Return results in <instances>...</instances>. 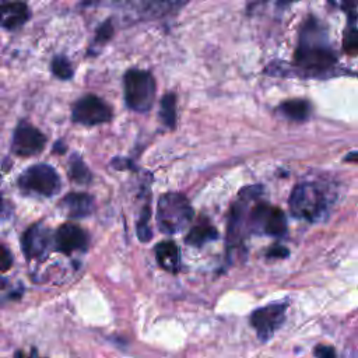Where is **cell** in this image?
<instances>
[{"label":"cell","instance_id":"obj_28","mask_svg":"<svg viewBox=\"0 0 358 358\" xmlns=\"http://www.w3.org/2000/svg\"><path fill=\"white\" fill-rule=\"evenodd\" d=\"M1 207H3V200H1V196H0V210H1Z\"/></svg>","mask_w":358,"mask_h":358},{"label":"cell","instance_id":"obj_17","mask_svg":"<svg viewBox=\"0 0 358 358\" xmlns=\"http://www.w3.org/2000/svg\"><path fill=\"white\" fill-rule=\"evenodd\" d=\"M280 109L285 116H288L289 119H294V120H303L310 113L309 103L302 99L287 101L280 106Z\"/></svg>","mask_w":358,"mask_h":358},{"label":"cell","instance_id":"obj_1","mask_svg":"<svg viewBox=\"0 0 358 358\" xmlns=\"http://www.w3.org/2000/svg\"><path fill=\"white\" fill-rule=\"evenodd\" d=\"M193 218L189 200L179 193H166L158 201L157 224L165 234H178L185 229Z\"/></svg>","mask_w":358,"mask_h":358},{"label":"cell","instance_id":"obj_21","mask_svg":"<svg viewBox=\"0 0 358 358\" xmlns=\"http://www.w3.org/2000/svg\"><path fill=\"white\" fill-rule=\"evenodd\" d=\"M343 49L345 53L351 56L358 55V28L351 27L345 29L344 38H343Z\"/></svg>","mask_w":358,"mask_h":358},{"label":"cell","instance_id":"obj_16","mask_svg":"<svg viewBox=\"0 0 358 358\" xmlns=\"http://www.w3.org/2000/svg\"><path fill=\"white\" fill-rule=\"evenodd\" d=\"M285 229H287V218H285L284 213L278 208L270 207V211L266 217L263 232L273 235V236H280L285 232Z\"/></svg>","mask_w":358,"mask_h":358},{"label":"cell","instance_id":"obj_22","mask_svg":"<svg viewBox=\"0 0 358 358\" xmlns=\"http://www.w3.org/2000/svg\"><path fill=\"white\" fill-rule=\"evenodd\" d=\"M148 220H150V208L145 206L143 213L140 214V221L137 224V235H138V239L143 242H147L151 238V229L148 225Z\"/></svg>","mask_w":358,"mask_h":358},{"label":"cell","instance_id":"obj_9","mask_svg":"<svg viewBox=\"0 0 358 358\" xmlns=\"http://www.w3.org/2000/svg\"><path fill=\"white\" fill-rule=\"evenodd\" d=\"M46 137L27 122H20L13 136L11 148L17 155L31 157L43 150Z\"/></svg>","mask_w":358,"mask_h":358},{"label":"cell","instance_id":"obj_19","mask_svg":"<svg viewBox=\"0 0 358 358\" xmlns=\"http://www.w3.org/2000/svg\"><path fill=\"white\" fill-rule=\"evenodd\" d=\"M70 178L78 183H87L91 178L88 168L77 155H73L70 159Z\"/></svg>","mask_w":358,"mask_h":358},{"label":"cell","instance_id":"obj_20","mask_svg":"<svg viewBox=\"0 0 358 358\" xmlns=\"http://www.w3.org/2000/svg\"><path fill=\"white\" fill-rule=\"evenodd\" d=\"M52 71L56 77L62 80H69L73 76V69L70 66V62L64 56H56L52 60Z\"/></svg>","mask_w":358,"mask_h":358},{"label":"cell","instance_id":"obj_3","mask_svg":"<svg viewBox=\"0 0 358 358\" xmlns=\"http://www.w3.org/2000/svg\"><path fill=\"white\" fill-rule=\"evenodd\" d=\"M137 20H154L175 14L189 0H109Z\"/></svg>","mask_w":358,"mask_h":358},{"label":"cell","instance_id":"obj_4","mask_svg":"<svg viewBox=\"0 0 358 358\" xmlns=\"http://www.w3.org/2000/svg\"><path fill=\"white\" fill-rule=\"evenodd\" d=\"M324 207L323 193L312 183L296 185L289 196V208L294 217L315 220Z\"/></svg>","mask_w":358,"mask_h":358},{"label":"cell","instance_id":"obj_18","mask_svg":"<svg viewBox=\"0 0 358 358\" xmlns=\"http://www.w3.org/2000/svg\"><path fill=\"white\" fill-rule=\"evenodd\" d=\"M159 116L165 126H168L169 129L175 127V124H176V96H175V94L168 92L162 98Z\"/></svg>","mask_w":358,"mask_h":358},{"label":"cell","instance_id":"obj_24","mask_svg":"<svg viewBox=\"0 0 358 358\" xmlns=\"http://www.w3.org/2000/svg\"><path fill=\"white\" fill-rule=\"evenodd\" d=\"M13 264V257L11 253L8 252L7 248L0 245V271H7Z\"/></svg>","mask_w":358,"mask_h":358},{"label":"cell","instance_id":"obj_14","mask_svg":"<svg viewBox=\"0 0 358 358\" xmlns=\"http://www.w3.org/2000/svg\"><path fill=\"white\" fill-rule=\"evenodd\" d=\"M155 257H157L158 264L169 273H176L180 267L179 248L172 241L159 242L155 246Z\"/></svg>","mask_w":358,"mask_h":358},{"label":"cell","instance_id":"obj_15","mask_svg":"<svg viewBox=\"0 0 358 358\" xmlns=\"http://www.w3.org/2000/svg\"><path fill=\"white\" fill-rule=\"evenodd\" d=\"M217 236H218L217 229L213 225H210L208 222H200L189 231L185 241L192 246H201L206 242L215 239Z\"/></svg>","mask_w":358,"mask_h":358},{"label":"cell","instance_id":"obj_2","mask_svg":"<svg viewBox=\"0 0 358 358\" xmlns=\"http://www.w3.org/2000/svg\"><path fill=\"white\" fill-rule=\"evenodd\" d=\"M155 96V80L144 70H129L124 74V98L130 109L145 112L151 108Z\"/></svg>","mask_w":358,"mask_h":358},{"label":"cell","instance_id":"obj_25","mask_svg":"<svg viewBox=\"0 0 358 358\" xmlns=\"http://www.w3.org/2000/svg\"><path fill=\"white\" fill-rule=\"evenodd\" d=\"M315 355H316V358H337L334 348L330 345H324V344H319L315 348Z\"/></svg>","mask_w":358,"mask_h":358},{"label":"cell","instance_id":"obj_7","mask_svg":"<svg viewBox=\"0 0 358 358\" xmlns=\"http://www.w3.org/2000/svg\"><path fill=\"white\" fill-rule=\"evenodd\" d=\"M73 120L85 126H95L110 120L112 110L106 102L95 95H87L78 99L71 112Z\"/></svg>","mask_w":358,"mask_h":358},{"label":"cell","instance_id":"obj_23","mask_svg":"<svg viewBox=\"0 0 358 358\" xmlns=\"http://www.w3.org/2000/svg\"><path fill=\"white\" fill-rule=\"evenodd\" d=\"M112 34H113V25H112V22H110V21H105V22L99 27V29H98V32H96L95 43H103V42H106V41L112 36Z\"/></svg>","mask_w":358,"mask_h":358},{"label":"cell","instance_id":"obj_10","mask_svg":"<svg viewBox=\"0 0 358 358\" xmlns=\"http://www.w3.org/2000/svg\"><path fill=\"white\" fill-rule=\"evenodd\" d=\"M21 245L27 259H45L50 248L49 229L42 224H35L29 227L22 235Z\"/></svg>","mask_w":358,"mask_h":358},{"label":"cell","instance_id":"obj_8","mask_svg":"<svg viewBox=\"0 0 358 358\" xmlns=\"http://www.w3.org/2000/svg\"><path fill=\"white\" fill-rule=\"evenodd\" d=\"M284 303H271L263 308L256 309L250 316V323L256 329V333L260 340H268L274 331L281 326L285 316Z\"/></svg>","mask_w":358,"mask_h":358},{"label":"cell","instance_id":"obj_26","mask_svg":"<svg viewBox=\"0 0 358 358\" xmlns=\"http://www.w3.org/2000/svg\"><path fill=\"white\" fill-rule=\"evenodd\" d=\"M270 256H274V257H285L288 255V250L282 246H274L270 252H268Z\"/></svg>","mask_w":358,"mask_h":358},{"label":"cell","instance_id":"obj_29","mask_svg":"<svg viewBox=\"0 0 358 358\" xmlns=\"http://www.w3.org/2000/svg\"><path fill=\"white\" fill-rule=\"evenodd\" d=\"M288 1H292V0H281V3H288Z\"/></svg>","mask_w":358,"mask_h":358},{"label":"cell","instance_id":"obj_6","mask_svg":"<svg viewBox=\"0 0 358 358\" xmlns=\"http://www.w3.org/2000/svg\"><path fill=\"white\" fill-rule=\"evenodd\" d=\"M296 63L305 69L322 70L330 67L336 62V56L329 48H326L319 41H313L312 36L303 35L301 45L295 53Z\"/></svg>","mask_w":358,"mask_h":358},{"label":"cell","instance_id":"obj_5","mask_svg":"<svg viewBox=\"0 0 358 358\" xmlns=\"http://www.w3.org/2000/svg\"><path fill=\"white\" fill-rule=\"evenodd\" d=\"M18 185L27 192L53 196L60 189V179L52 166L41 164L25 169L18 179Z\"/></svg>","mask_w":358,"mask_h":358},{"label":"cell","instance_id":"obj_12","mask_svg":"<svg viewBox=\"0 0 358 358\" xmlns=\"http://www.w3.org/2000/svg\"><path fill=\"white\" fill-rule=\"evenodd\" d=\"M94 199L87 193H69L60 201V208L71 218H83L94 211Z\"/></svg>","mask_w":358,"mask_h":358},{"label":"cell","instance_id":"obj_27","mask_svg":"<svg viewBox=\"0 0 358 358\" xmlns=\"http://www.w3.org/2000/svg\"><path fill=\"white\" fill-rule=\"evenodd\" d=\"M344 159H345V161H348V162H358V151H352V152H350Z\"/></svg>","mask_w":358,"mask_h":358},{"label":"cell","instance_id":"obj_11","mask_svg":"<svg viewBox=\"0 0 358 358\" xmlns=\"http://www.w3.org/2000/svg\"><path fill=\"white\" fill-rule=\"evenodd\" d=\"M88 238L84 229L76 224H63L55 234V245L57 250L69 255L76 250H83L87 248Z\"/></svg>","mask_w":358,"mask_h":358},{"label":"cell","instance_id":"obj_13","mask_svg":"<svg viewBox=\"0 0 358 358\" xmlns=\"http://www.w3.org/2000/svg\"><path fill=\"white\" fill-rule=\"evenodd\" d=\"M29 10L21 1L6 3L0 6V25L7 29H14L21 27L29 20Z\"/></svg>","mask_w":358,"mask_h":358}]
</instances>
